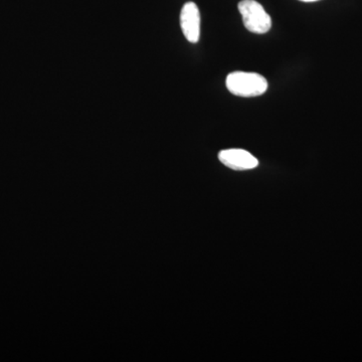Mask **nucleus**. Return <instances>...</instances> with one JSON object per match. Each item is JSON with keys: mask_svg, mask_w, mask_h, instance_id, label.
<instances>
[{"mask_svg": "<svg viewBox=\"0 0 362 362\" xmlns=\"http://www.w3.org/2000/svg\"><path fill=\"white\" fill-rule=\"evenodd\" d=\"M226 88L232 94L240 97H258L268 90V82L257 73L233 71L226 78Z\"/></svg>", "mask_w": 362, "mask_h": 362, "instance_id": "f257e3e1", "label": "nucleus"}, {"mask_svg": "<svg viewBox=\"0 0 362 362\" xmlns=\"http://www.w3.org/2000/svg\"><path fill=\"white\" fill-rule=\"evenodd\" d=\"M244 25L249 32L263 35L268 33L272 26L270 16L264 7L255 0H242L239 4Z\"/></svg>", "mask_w": 362, "mask_h": 362, "instance_id": "f03ea898", "label": "nucleus"}, {"mask_svg": "<svg viewBox=\"0 0 362 362\" xmlns=\"http://www.w3.org/2000/svg\"><path fill=\"white\" fill-rule=\"evenodd\" d=\"M180 26L188 42L194 44L199 42L201 35V14L194 2H187L181 9Z\"/></svg>", "mask_w": 362, "mask_h": 362, "instance_id": "7ed1b4c3", "label": "nucleus"}, {"mask_svg": "<svg viewBox=\"0 0 362 362\" xmlns=\"http://www.w3.org/2000/svg\"><path fill=\"white\" fill-rule=\"evenodd\" d=\"M218 158L223 165L233 170H249L259 165L258 159L243 149L223 150L218 154Z\"/></svg>", "mask_w": 362, "mask_h": 362, "instance_id": "20e7f679", "label": "nucleus"}, {"mask_svg": "<svg viewBox=\"0 0 362 362\" xmlns=\"http://www.w3.org/2000/svg\"><path fill=\"white\" fill-rule=\"evenodd\" d=\"M300 1H303V2H315V1H318V0H300Z\"/></svg>", "mask_w": 362, "mask_h": 362, "instance_id": "39448f33", "label": "nucleus"}]
</instances>
